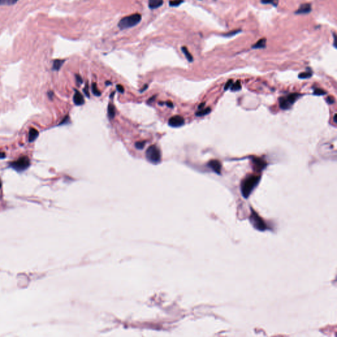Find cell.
I'll use <instances>...</instances> for the list:
<instances>
[{
    "mask_svg": "<svg viewBox=\"0 0 337 337\" xmlns=\"http://www.w3.org/2000/svg\"><path fill=\"white\" fill-rule=\"evenodd\" d=\"M232 83H232V80H229L228 82H227L226 84L224 85V90H228L229 88H231V85L232 84Z\"/></svg>",
    "mask_w": 337,
    "mask_h": 337,
    "instance_id": "28",
    "label": "cell"
},
{
    "mask_svg": "<svg viewBox=\"0 0 337 337\" xmlns=\"http://www.w3.org/2000/svg\"><path fill=\"white\" fill-rule=\"evenodd\" d=\"M73 101H74L75 104L76 106H82L84 103V99L83 95L78 90H75V95L73 96Z\"/></svg>",
    "mask_w": 337,
    "mask_h": 337,
    "instance_id": "11",
    "label": "cell"
},
{
    "mask_svg": "<svg viewBox=\"0 0 337 337\" xmlns=\"http://www.w3.org/2000/svg\"><path fill=\"white\" fill-rule=\"evenodd\" d=\"M17 2L18 0H0V6H13Z\"/></svg>",
    "mask_w": 337,
    "mask_h": 337,
    "instance_id": "21",
    "label": "cell"
},
{
    "mask_svg": "<svg viewBox=\"0 0 337 337\" xmlns=\"http://www.w3.org/2000/svg\"><path fill=\"white\" fill-rule=\"evenodd\" d=\"M266 43H267V39L265 38H261L260 40H259L256 44L252 46V49H263L265 48L266 47Z\"/></svg>",
    "mask_w": 337,
    "mask_h": 337,
    "instance_id": "13",
    "label": "cell"
},
{
    "mask_svg": "<svg viewBox=\"0 0 337 337\" xmlns=\"http://www.w3.org/2000/svg\"><path fill=\"white\" fill-rule=\"evenodd\" d=\"M147 88H148V84H146L145 86H144V88L140 90V92H143L144 91V90H146L147 89Z\"/></svg>",
    "mask_w": 337,
    "mask_h": 337,
    "instance_id": "36",
    "label": "cell"
},
{
    "mask_svg": "<svg viewBox=\"0 0 337 337\" xmlns=\"http://www.w3.org/2000/svg\"><path fill=\"white\" fill-rule=\"evenodd\" d=\"M184 0H170L169 6L171 7H178L183 3Z\"/></svg>",
    "mask_w": 337,
    "mask_h": 337,
    "instance_id": "24",
    "label": "cell"
},
{
    "mask_svg": "<svg viewBox=\"0 0 337 337\" xmlns=\"http://www.w3.org/2000/svg\"><path fill=\"white\" fill-rule=\"evenodd\" d=\"M252 161L254 164V169H256L257 172H261L263 171L267 166V163L264 160H263L261 158L252 157Z\"/></svg>",
    "mask_w": 337,
    "mask_h": 337,
    "instance_id": "8",
    "label": "cell"
},
{
    "mask_svg": "<svg viewBox=\"0 0 337 337\" xmlns=\"http://www.w3.org/2000/svg\"><path fill=\"white\" fill-rule=\"evenodd\" d=\"M300 97L299 94H291L286 97H282L279 99L280 107L282 109H290L298 99Z\"/></svg>",
    "mask_w": 337,
    "mask_h": 337,
    "instance_id": "5",
    "label": "cell"
},
{
    "mask_svg": "<svg viewBox=\"0 0 337 337\" xmlns=\"http://www.w3.org/2000/svg\"><path fill=\"white\" fill-rule=\"evenodd\" d=\"M336 116H337V114H335V116H334V121L335 123H337V120H336Z\"/></svg>",
    "mask_w": 337,
    "mask_h": 337,
    "instance_id": "39",
    "label": "cell"
},
{
    "mask_svg": "<svg viewBox=\"0 0 337 337\" xmlns=\"http://www.w3.org/2000/svg\"><path fill=\"white\" fill-rule=\"evenodd\" d=\"M146 144V142L145 141H140V142H137L135 144V146L136 148L137 149H139V150H142L144 148V147Z\"/></svg>",
    "mask_w": 337,
    "mask_h": 337,
    "instance_id": "27",
    "label": "cell"
},
{
    "mask_svg": "<svg viewBox=\"0 0 337 337\" xmlns=\"http://www.w3.org/2000/svg\"><path fill=\"white\" fill-rule=\"evenodd\" d=\"M327 102L329 103V104H332V103H334L335 102V98L333 97H331V96H329L328 97L327 99Z\"/></svg>",
    "mask_w": 337,
    "mask_h": 337,
    "instance_id": "29",
    "label": "cell"
},
{
    "mask_svg": "<svg viewBox=\"0 0 337 337\" xmlns=\"http://www.w3.org/2000/svg\"><path fill=\"white\" fill-rule=\"evenodd\" d=\"M207 165H208V167H210L215 172H216V173L218 175H221V165L219 161L211 160L207 163Z\"/></svg>",
    "mask_w": 337,
    "mask_h": 337,
    "instance_id": "10",
    "label": "cell"
},
{
    "mask_svg": "<svg viewBox=\"0 0 337 337\" xmlns=\"http://www.w3.org/2000/svg\"><path fill=\"white\" fill-rule=\"evenodd\" d=\"M6 154L4 152H0V159H3L6 157Z\"/></svg>",
    "mask_w": 337,
    "mask_h": 337,
    "instance_id": "34",
    "label": "cell"
},
{
    "mask_svg": "<svg viewBox=\"0 0 337 337\" xmlns=\"http://www.w3.org/2000/svg\"><path fill=\"white\" fill-rule=\"evenodd\" d=\"M181 50H182L184 55H185L186 58L187 59V60L189 62H192L194 61L193 56L192 55V54L191 53H190V51H188V48L187 47L183 46L182 48H181Z\"/></svg>",
    "mask_w": 337,
    "mask_h": 337,
    "instance_id": "17",
    "label": "cell"
},
{
    "mask_svg": "<svg viewBox=\"0 0 337 337\" xmlns=\"http://www.w3.org/2000/svg\"><path fill=\"white\" fill-rule=\"evenodd\" d=\"M28 135H28V141L30 142H34V140H35L36 138L38 137L39 132L36 130V129L32 128L30 129Z\"/></svg>",
    "mask_w": 337,
    "mask_h": 337,
    "instance_id": "14",
    "label": "cell"
},
{
    "mask_svg": "<svg viewBox=\"0 0 337 337\" xmlns=\"http://www.w3.org/2000/svg\"><path fill=\"white\" fill-rule=\"evenodd\" d=\"M2 181L1 180H0V188H2Z\"/></svg>",
    "mask_w": 337,
    "mask_h": 337,
    "instance_id": "40",
    "label": "cell"
},
{
    "mask_svg": "<svg viewBox=\"0 0 337 337\" xmlns=\"http://www.w3.org/2000/svg\"><path fill=\"white\" fill-rule=\"evenodd\" d=\"M142 20V15L139 13H135L124 17L118 23V27L120 30H125L135 27Z\"/></svg>",
    "mask_w": 337,
    "mask_h": 337,
    "instance_id": "2",
    "label": "cell"
},
{
    "mask_svg": "<svg viewBox=\"0 0 337 337\" xmlns=\"http://www.w3.org/2000/svg\"><path fill=\"white\" fill-rule=\"evenodd\" d=\"M92 92L95 95V96H101V92L100 91V90L98 88L96 84V83H92Z\"/></svg>",
    "mask_w": 337,
    "mask_h": 337,
    "instance_id": "25",
    "label": "cell"
},
{
    "mask_svg": "<svg viewBox=\"0 0 337 337\" xmlns=\"http://www.w3.org/2000/svg\"><path fill=\"white\" fill-rule=\"evenodd\" d=\"M168 123L172 127H179L184 124V119L180 115H175L169 119Z\"/></svg>",
    "mask_w": 337,
    "mask_h": 337,
    "instance_id": "7",
    "label": "cell"
},
{
    "mask_svg": "<svg viewBox=\"0 0 337 337\" xmlns=\"http://www.w3.org/2000/svg\"><path fill=\"white\" fill-rule=\"evenodd\" d=\"M250 221H251L253 226L257 228V230L265 231L267 228L264 221L259 217V215H257V214L254 210L252 211V214L250 216Z\"/></svg>",
    "mask_w": 337,
    "mask_h": 337,
    "instance_id": "6",
    "label": "cell"
},
{
    "mask_svg": "<svg viewBox=\"0 0 337 337\" xmlns=\"http://www.w3.org/2000/svg\"><path fill=\"white\" fill-rule=\"evenodd\" d=\"M69 116H68V115H67V116L65 117V118L62 120V121H61V123H60L59 124H60V125H61V124H66V123H67V122L69 121Z\"/></svg>",
    "mask_w": 337,
    "mask_h": 337,
    "instance_id": "31",
    "label": "cell"
},
{
    "mask_svg": "<svg viewBox=\"0 0 337 337\" xmlns=\"http://www.w3.org/2000/svg\"><path fill=\"white\" fill-rule=\"evenodd\" d=\"M76 82L78 83H79V84L83 83V79H82V78L79 75H76Z\"/></svg>",
    "mask_w": 337,
    "mask_h": 337,
    "instance_id": "32",
    "label": "cell"
},
{
    "mask_svg": "<svg viewBox=\"0 0 337 337\" xmlns=\"http://www.w3.org/2000/svg\"><path fill=\"white\" fill-rule=\"evenodd\" d=\"M146 157L150 162L157 163L161 161L160 150L155 145L151 146L146 150Z\"/></svg>",
    "mask_w": 337,
    "mask_h": 337,
    "instance_id": "4",
    "label": "cell"
},
{
    "mask_svg": "<svg viewBox=\"0 0 337 337\" xmlns=\"http://www.w3.org/2000/svg\"><path fill=\"white\" fill-rule=\"evenodd\" d=\"M31 165L30 159L27 156H22L17 160L11 162L9 165L14 170L18 172H22L28 168Z\"/></svg>",
    "mask_w": 337,
    "mask_h": 337,
    "instance_id": "3",
    "label": "cell"
},
{
    "mask_svg": "<svg viewBox=\"0 0 337 337\" xmlns=\"http://www.w3.org/2000/svg\"><path fill=\"white\" fill-rule=\"evenodd\" d=\"M117 89L118 91L120 92V93H123L124 91V88L123 87V86H122V85H120V84L117 85Z\"/></svg>",
    "mask_w": 337,
    "mask_h": 337,
    "instance_id": "30",
    "label": "cell"
},
{
    "mask_svg": "<svg viewBox=\"0 0 337 337\" xmlns=\"http://www.w3.org/2000/svg\"><path fill=\"white\" fill-rule=\"evenodd\" d=\"M241 32H242V30H241V29H237V30H235V31H232L228 32V33L222 34V36H224V37L230 38V37H232V36H234L236 35V34L240 33Z\"/></svg>",
    "mask_w": 337,
    "mask_h": 337,
    "instance_id": "20",
    "label": "cell"
},
{
    "mask_svg": "<svg viewBox=\"0 0 337 337\" xmlns=\"http://www.w3.org/2000/svg\"><path fill=\"white\" fill-rule=\"evenodd\" d=\"M332 35H333V40H334L333 46H334V47L336 48V45H335V44H336V40H335V39H336V34H335V32H333V33H332Z\"/></svg>",
    "mask_w": 337,
    "mask_h": 337,
    "instance_id": "35",
    "label": "cell"
},
{
    "mask_svg": "<svg viewBox=\"0 0 337 337\" xmlns=\"http://www.w3.org/2000/svg\"><path fill=\"white\" fill-rule=\"evenodd\" d=\"M65 60L64 59H55L53 63V67L52 69L54 71H58L60 70V69L61 68L63 63H65Z\"/></svg>",
    "mask_w": 337,
    "mask_h": 337,
    "instance_id": "15",
    "label": "cell"
},
{
    "mask_svg": "<svg viewBox=\"0 0 337 337\" xmlns=\"http://www.w3.org/2000/svg\"><path fill=\"white\" fill-rule=\"evenodd\" d=\"M242 87H241V84H240V81H236L235 83L231 85V89L232 92H236V91H239V90H241Z\"/></svg>",
    "mask_w": 337,
    "mask_h": 337,
    "instance_id": "23",
    "label": "cell"
},
{
    "mask_svg": "<svg viewBox=\"0 0 337 337\" xmlns=\"http://www.w3.org/2000/svg\"><path fill=\"white\" fill-rule=\"evenodd\" d=\"M308 71L300 73L299 75H298V77L300 78V79H309V78L312 77V71H311V69L309 68H308Z\"/></svg>",
    "mask_w": 337,
    "mask_h": 337,
    "instance_id": "18",
    "label": "cell"
},
{
    "mask_svg": "<svg viewBox=\"0 0 337 337\" xmlns=\"http://www.w3.org/2000/svg\"><path fill=\"white\" fill-rule=\"evenodd\" d=\"M261 3L264 5H267V4H271L275 7H276L279 5V0H261Z\"/></svg>",
    "mask_w": 337,
    "mask_h": 337,
    "instance_id": "19",
    "label": "cell"
},
{
    "mask_svg": "<svg viewBox=\"0 0 337 337\" xmlns=\"http://www.w3.org/2000/svg\"><path fill=\"white\" fill-rule=\"evenodd\" d=\"M210 111H211L210 108L207 107V108H206V109H201L200 111L196 112V115L198 116V117H202V116H204V115H207L208 113H209Z\"/></svg>",
    "mask_w": 337,
    "mask_h": 337,
    "instance_id": "22",
    "label": "cell"
},
{
    "mask_svg": "<svg viewBox=\"0 0 337 337\" xmlns=\"http://www.w3.org/2000/svg\"><path fill=\"white\" fill-rule=\"evenodd\" d=\"M107 114L110 119H114L115 116V109L114 106L112 103H109L107 107Z\"/></svg>",
    "mask_w": 337,
    "mask_h": 337,
    "instance_id": "16",
    "label": "cell"
},
{
    "mask_svg": "<svg viewBox=\"0 0 337 337\" xmlns=\"http://www.w3.org/2000/svg\"><path fill=\"white\" fill-rule=\"evenodd\" d=\"M312 11V5L310 3H303L295 11L296 15H306Z\"/></svg>",
    "mask_w": 337,
    "mask_h": 337,
    "instance_id": "9",
    "label": "cell"
},
{
    "mask_svg": "<svg viewBox=\"0 0 337 337\" xmlns=\"http://www.w3.org/2000/svg\"><path fill=\"white\" fill-rule=\"evenodd\" d=\"M313 94L317 95V96H323V95L326 94V92L324 91L323 90L320 88H316L313 91Z\"/></svg>",
    "mask_w": 337,
    "mask_h": 337,
    "instance_id": "26",
    "label": "cell"
},
{
    "mask_svg": "<svg viewBox=\"0 0 337 337\" xmlns=\"http://www.w3.org/2000/svg\"><path fill=\"white\" fill-rule=\"evenodd\" d=\"M204 106H205V103H201V104H200L199 106H198V109H202V108L204 107Z\"/></svg>",
    "mask_w": 337,
    "mask_h": 337,
    "instance_id": "37",
    "label": "cell"
},
{
    "mask_svg": "<svg viewBox=\"0 0 337 337\" xmlns=\"http://www.w3.org/2000/svg\"><path fill=\"white\" fill-rule=\"evenodd\" d=\"M260 176H250L242 182L241 192L244 198H248L250 196L260 183Z\"/></svg>",
    "mask_w": 337,
    "mask_h": 337,
    "instance_id": "1",
    "label": "cell"
},
{
    "mask_svg": "<svg viewBox=\"0 0 337 337\" xmlns=\"http://www.w3.org/2000/svg\"><path fill=\"white\" fill-rule=\"evenodd\" d=\"M53 95H54L53 92H48V96H49V98H51V99L52 98Z\"/></svg>",
    "mask_w": 337,
    "mask_h": 337,
    "instance_id": "38",
    "label": "cell"
},
{
    "mask_svg": "<svg viewBox=\"0 0 337 337\" xmlns=\"http://www.w3.org/2000/svg\"><path fill=\"white\" fill-rule=\"evenodd\" d=\"M165 103H166V105H167L168 107H170V108H172V107H173V104H172V102H166Z\"/></svg>",
    "mask_w": 337,
    "mask_h": 337,
    "instance_id": "33",
    "label": "cell"
},
{
    "mask_svg": "<svg viewBox=\"0 0 337 337\" xmlns=\"http://www.w3.org/2000/svg\"><path fill=\"white\" fill-rule=\"evenodd\" d=\"M163 3V0H148V6L151 9H155L161 7Z\"/></svg>",
    "mask_w": 337,
    "mask_h": 337,
    "instance_id": "12",
    "label": "cell"
}]
</instances>
